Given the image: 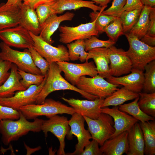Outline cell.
I'll return each mask as SVG.
<instances>
[{
    "instance_id": "cell-1",
    "label": "cell",
    "mask_w": 155,
    "mask_h": 155,
    "mask_svg": "<svg viewBox=\"0 0 155 155\" xmlns=\"http://www.w3.org/2000/svg\"><path fill=\"white\" fill-rule=\"evenodd\" d=\"M19 118L14 121L5 120L0 121V132L3 143L8 145L12 142L18 140L30 131L38 132L41 131L44 121L36 118L30 122L20 111Z\"/></svg>"
},
{
    "instance_id": "cell-2",
    "label": "cell",
    "mask_w": 155,
    "mask_h": 155,
    "mask_svg": "<svg viewBox=\"0 0 155 155\" xmlns=\"http://www.w3.org/2000/svg\"><path fill=\"white\" fill-rule=\"evenodd\" d=\"M62 71L57 62L50 63L45 83L39 94L36 104L42 103L51 93L57 90H69L79 93L83 97L89 100H93L97 96L86 93L72 85L62 75Z\"/></svg>"
},
{
    "instance_id": "cell-3",
    "label": "cell",
    "mask_w": 155,
    "mask_h": 155,
    "mask_svg": "<svg viewBox=\"0 0 155 155\" xmlns=\"http://www.w3.org/2000/svg\"><path fill=\"white\" fill-rule=\"evenodd\" d=\"M26 119H34L41 116L49 117L59 114H67L72 115L75 113L72 107L52 98H46L41 104H31L22 106L19 111Z\"/></svg>"
},
{
    "instance_id": "cell-4",
    "label": "cell",
    "mask_w": 155,
    "mask_h": 155,
    "mask_svg": "<svg viewBox=\"0 0 155 155\" xmlns=\"http://www.w3.org/2000/svg\"><path fill=\"white\" fill-rule=\"evenodd\" d=\"M124 34L129 44L126 53L131 61L133 68L144 71L146 65L155 60V47L146 44L129 32Z\"/></svg>"
},
{
    "instance_id": "cell-5",
    "label": "cell",
    "mask_w": 155,
    "mask_h": 155,
    "mask_svg": "<svg viewBox=\"0 0 155 155\" xmlns=\"http://www.w3.org/2000/svg\"><path fill=\"white\" fill-rule=\"evenodd\" d=\"M0 59L9 61L15 64L18 69L30 73L42 75L40 70L35 65L28 49L23 51L12 49L3 42H0Z\"/></svg>"
},
{
    "instance_id": "cell-6",
    "label": "cell",
    "mask_w": 155,
    "mask_h": 155,
    "mask_svg": "<svg viewBox=\"0 0 155 155\" xmlns=\"http://www.w3.org/2000/svg\"><path fill=\"white\" fill-rule=\"evenodd\" d=\"M75 86L86 93L105 99L118 90L120 86L110 83L98 74L91 78L81 77Z\"/></svg>"
},
{
    "instance_id": "cell-7",
    "label": "cell",
    "mask_w": 155,
    "mask_h": 155,
    "mask_svg": "<svg viewBox=\"0 0 155 155\" xmlns=\"http://www.w3.org/2000/svg\"><path fill=\"white\" fill-rule=\"evenodd\" d=\"M83 117L92 139L96 140L100 146H102L114 133L113 120L108 114L101 113L98 118L94 119Z\"/></svg>"
},
{
    "instance_id": "cell-8",
    "label": "cell",
    "mask_w": 155,
    "mask_h": 155,
    "mask_svg": "<svg viewBox=\"0 0 155 155\" xmlns=\"http://www.w3.org/2000/svg\"><path fill=\"white\" fill-rule=\"evenodd\" d=\"M47 76V73L39 86L32 85L25 90L16 92L11 97H0V105L19 111L22 106L36 104L38 96L45 83Z\"/></svg>"
},
{
    "instance_id": "cell-9",
    "label": "cell",
    "mask_w": 155,
    "mask_h": 155,
    "mask_svg": "<svg viewBox=\"0 0 155 155\" xmlns=\"http://www.w3.org/2000/svg\"><path fill=\"white\" fill-rule=\"evenodd\" d=\"M47 120H44L41 126L45 136L50 132L58 139L59 142L57 155H65V138L70 130L68 120L66 117L60 116L57 115L51 117Z\"/></svg>"
},
{
    "instance_id": "cell-10",
    "label": "cell",
    "mask_w": 155,
    "mask_h": 155,
    "mask_svg": "<svg viewBox=\"0 0 155 155\" xmlns=\"http://www.w3.org/2000/svg\"><path fill=\"white\" fill-rule=\"evenodd\" d=\"M68 120V125L70 129L66 136L68 139L71 140L72 135L75 136L78 141L75 145V150L73 152L66 154L69 155H80L85 146L90 142L92 137L88 130L84 127L85 119L83 116L75 113L71 115Z\"/></svg>"
},
{
    "instance_id": "cell-11",
    "label": "cell",
    "mask_w": 155,
    "mask_h": 155,
    "mask_svg": "<svg viewBox=\"0 0 155 155\" xmlns=\"http://www.w3.org/2000/svg\"><path fill=\"white\" fill-rule=\"evenodd\" d=\"M34 42L33 48L49 63L69 61L68 49L63 45L53 46L43 40L39 35H36L29 32Z\"/></svg>"
},
{
    "instance_id": "cell-12",
    "label": "cell",
    "mask_w": 155,
    "mask_h": 155,
    "mask_svg": "<svg viewBox=\"0 0 155 155\" xmlns=\"http://www.w3.org/2000/svg\"><path fill=\"white\" fill-rule=\"evenodd\" d=\"M0 39L9 46L18 49H28L34 45L29 31L20 25L0 30Z\"/></svg>"
},
{
    "instance_id": "cell-13",
    "label": "cell",
    "mask_w": 155,
    "mask_h": 155,
    "mask_svg": "<svg viewBox=\"0 0 155 155\" xmlns=\"http://www.w3.org/2000/svg\"><path fill=\"white\" fill-rule=\"evenodd\" d=\"M65 78L72 85L75 86L79 78L83 76L93 77L98 74L94 62L86 61L82 63H75L62 61L57 62Z\"/></svg>"
},
{
    "instance_id": "cell-14",
    "label": "cell",
    "mask_w": 155,
    "mask_h": 155,
    "mask_svg": "<svg viewBox=\"0 0 155 155\" xmlns=\"http://www.w3.org/2000/svg\"><path fill=\"white\" fill-rule=\"evenodd\" d=\"M59 41L67 44L78 40H85L99 34L95 24V20L86 24H82L75 27L59 26Z\"/></svg>"
},
{
    "instance_id": "cell-15",
    "label": "cell",
    "mask_w": 155,
    "mask_h": 155,
    "mask_svg": "<svg viewBox=\"0 0 155 155\" xmlns=\"http://www.w3.org/2000/svg\"><path fill=\"white\" fill-rule=\"evenodd\" d=\"M108 54L110 75L118 77L131 72L132 63L126 51L113 45L108 48Z\"/></svg>"
},
{
    "instance_id": "cell-16",
    "label": "cell",
    "mask_w": 155,
    "mask_h": 155,
    "mask_svg": "<svg viewBox=\"0 0 155 155\" xmlns=\"http://www.w3.org/2000/svg\"><path fill=\"white\" fill-rule=\"evenodd\" d=\"M61 98L73 108L75 113L93 119H97L101 113V107L104 99L99 98L93 100Z\"/></svg>"
},
{
    "instance_id": "cell-17",
    "label": "cell",
    "mask_w": 155,
    "mask_h": 155,
    "mask_svg": "<svg viewBox=\"0 0 155 155\" xmlns=\"http://www.w3.org/2000/svg\"><path fill=\"white\" fill-rule=\"evenodd\" d=\"M144 71L133 68L131 73L122 77L111 75L106 78V80L112 84L122 86L129 90L139 93L143 90L144 81Z\"/></svg>"
},
{
    "instance_id": "cell-18",
    "label": "cell",
    "mask_w": 155,
    "mask_h": 155,
    "mask_svg": "<svg viewBox=\"0 0 155 155\" xmlns=\"http://www.w3.org/2000/svg\"><path fill=\"white\" fill-rule=\"evenodd\" d=\"M100 110L101 113L108 114L113 119L115 131L110 138L128 131L139 121L131 115L119 110L118 106H114L111 108L108 107L101 108Z\"/></svg>"
},
{
    "instance_id": "cell-19",
    "label": "cell",
    "mask_w": 155,
    "mask_h": 155,
    "mask_svg": "<svg viewBox=\"0 0 155 155\" xmlns=\"http://www.w3.org/2000/svg\"><path fill=\"white\" fill-rule=\"evenodd\" d=\"M75 16L73 12L67 11L62 15L58 16L54 14L49 16L40 27L39 35L45 41L51 44L54 41L51 36L63 21H71Z\"/></svg>"
},
{
    "instance_id": "cell-20",
    "label": "cell",
    "mask_w": 155,
    "mask_h": 155,
    "mask_svg": "<svg viewBox=\"0 0 155 155\" xmlns=\"http://www.w3.org/2000/svg\"><path fill=\"white\" fill-rule=\"evenodd\" d=\"M50 7L52 15L61 14L65 11L76 10L82 7L90 8L93 11H100L102 8L93 1L83 0H55L51 2Z\"/></svg>"
},
{
    "instance_id": "cell-21",
    "label": "cell",
    "mask_w": 155,
    "mask_h": 155,
    "mask_svg": "<svg viewBox=\"0 0 155 155\" xmlns=\"http://www.w3.org/2000/svg\"><path fill=\"white\" fill-rule=\"evenodd\" d=\"M128 131L123 132L106 140L100 148L103 155H122L127 153Z\"/></svg>"
},
{
    "instance_id": "cell-22",
    "label": "cell",
    "mask_w": 155,
    "mask_h": 155,
    "mask_svg": "<svg viewBox=\"0 0 155 155\" xmlns=\"http://www.w3.org/2000/svg\"><path fill=\"white\" fill-rule=\"evenodd\" d=\"M108 48L100 47L92 49L88 51L86 61L92 59L96 65L98 74L104 78L110 76V60L108 54Z\"/></svg>"
},
{
    "instance_id": "cell-23",
    "label": "cell",
    "mask_w": 155,
    "mask_h": 155,
    "mask_svg": "<svg viewBox=\"0 0 155 155\" xmlns=\"http://www.w3.org/2000/svg\"><path fill=\"white\" fill-rule=\"evenodd\" d=\"M0 4V30L19 25L20 20V6Z\"/></svg>"
},
{
    "instance_id": "cell-24",
    "label": "cell",
    "mask_w": 155,
    "mask_h": 155,
    "mask_svg": "<svg viewBox=\"0 0 155 155\" xmlns=\"http://www.w3.org/2000/svg\"><path fill=\"white\" fill-rule=\"evenodd\" d=\"M18 69L16 65L12 63L9 77L0 86V97H11L16 92L26 89L20 83L22 78L18 72Z\"/></svg>"
},
{
    "instance_id": "cell-25",
    "label": "cell",
    "mask_w": 155,
    "mask_h": 155,
    "mask_svg": "<svg viewBox=\"0 0 155 155\" xmlns=\"http://www.w3.org/2000/svg\"><path fill=\"white\" fill-rule=\"evenodd\" d=\"M129 148L127 155H144V143L139 123H135L128 131Z\"/></svg>"
},
{
    "instance_id": "cell-26",
    "label": "cell",
    "mask_w": 155,
    "mask_h": 155,
    "mask_svg": "<svg viewBox=\"0 0 155 155\" xmlns=\"http://www.w3.org/2000/svg\"><path fill=\"white\" fill-rule=\"evenodd\" d=\"M20 15L19 25L34 34L38 35L41 27L35 9L22 3L20 6Z\"/></svg>"
},
{
    "instance_id": "cell-27",
    "label": "cell",
    "mask_w": 155,
    "mask_h": 155,
    "mask_svg": "<svg viewBox=\"0 0 155 155\" xmlns=\"http://www.w3.org/2000/svg\"><path fill=\"white\" fill-rule=\"evenodd\" d=\"M139 97V93H135L124 87L113 92L109 96L104 99L101 108L110 106H116L125 102Z\"/></svg>"
},
{
    "instance_id": "cell-28",
    "label": "cell",
    "mask_w": 155,
    "mask_h": 155,
    "mask_svg": "<svg viewBox=\"0 0 155 155\" xmlns=\"http://www.w3.org/2000/svg\"><path fill=\"white\" fill-rule=\"evenodd\" d=\"M142 131L145 147L144 154H155V121L154 120L139 123Z\"/></svg>"
},
{
    "instance_id": "cell-29",
    "label": "cell",
    "mask_w": 155,
    "mask_h": 155,
    "mask_svg": "<svg viewBox=\"0 0 155 155\" xmlns=\"http://www.w3.org/2000/svg\"><path fill=\"white\" fill-rule=\"evenodd\" d=\"M152 7L144 5L138 19L130 30L131 33L140 40L146 34L149 27V13Z\"/></svg>"
},
{
    "instance_id": "cell-30",
    "label": "cell",
    "mask_w": 155,
    "mask_h": 155,
    "mask_svg": "<svg viewBox=\"0 0 155 155\" xmlns=\"http://www.w3.org/2000/svg\"><path fill=\"white\" fill-rule=\"evenodd\" d=\"M139 98L138 97L131 102L118 106L119 109L128 114L140 122L154 120V117L146 114L140 109L138 104Z\"/></svg>"
},
{
    "instance_id": "cell-31",
    "label": "cell",
    "mask_w": 155,
    "mask_h": 155,
    "mask_svg": "<svg viewBox=\"0 0 155 155\" xmlns=\"http://www.w3.org/2000/svg\"><path fill=\"white\" fill-rule=\"evenodd\" d=\"M67 45L70 60L86 61L88 53L85 50L84 40H77L67 44Z\"/></svg>"
},
{
    "instance_id": "cell-32",
    "label": "cell",
    "mask_w": 155,
    "mask_h": 155,
    "mask_svg": "<svg viewBox=\"0 0 155 155\" xmlns=\"http://www.w3.org/2000/svg\"><path fill=\"white\" fill-rule=\"evenodd\" d=\"M138 105L141 110L148 115L155 117V93H139Z\"/></svg>"
},
{
    "instance_id": "cell-33",
    "label": "cell",
    "mask_w": 155,
    "mask_h": 155,
    "mask_svg": "<svg viewBox=\"0 0 155 155\" xmlns=\"http://www.w3.org/2000/svg\"><path fill=\"white\" fill-rule=\"evenodd\" d=\"M143 90L148 93H155V60L146 65L144 67Z\"/></svg>"
},
{
    "instance_id": "cell-34",
    "label": "cell",
    "mask_w": 155,
    "mask_h": 155,
    "mask_svg": "<svg viewBox=\"0 0 155 155\" xmlns=\"http://www.w3.org/2000/svg\"><path fill=\"white\" fill-rule=\"evenodd\" d=\"M142 9L125 11L120 14L118 17L121 22L124 33L129 31L136 23Z\"/></svg>"
},
{
    "instance_id": "cell-35",
    "label": "cell",
    "mask_w": 155,
    "mask_h": 155,
    "mask_svg": "<svg viewBox=\"0 0 155 155\" xmlns=\"http://www.w3.org/2000/svg\"><path fill=\"white\" fill-rule=\"evenodd\" d=\"M107 6L106 5L102 7L100 11H93L89 14L91 22L95 20V26L99 33L104 32L106 26L117 17L101 13Z\"/></svg>"
},
{
    "instance_id": "cell-36",
    "label": "cell",
    "mask_w": 155,
    "mask_h": 155,
    "mask_svg": "<svg viewBox=\"0 0 155 155\" xmlns=\"http://www.w3.org/2000/svg\"><path fill=\"white\" fill-rule=\"evenodd\" d=\"M109 39L116 42L119 37L124 34L123 26L119 17L112 21L104 29Z\"/></svg>"
},
{
    "instance_id": "cell-37",
    "label": "cell",
    "mask_w": 155,
    "mask_h": 155,
    "mask_svg": "<svg viewBox=\"0 0 155 155\" xmlns=\"http://www.w3.org/2000/svg\"><path fill=\"white\" fill-rule=\"evenodd\" d=\"M18 72L22 78L20 80V83L26 89L32 85L39 86L43 82L45 77L42 75L35 74L18 69Z\"/></svg>"
},
{
    "instance_id": "cell-38",
    "label": "cell",
    "mask_w": 155,
    "mask_h": 155,
    "mask_svg": "<svg viewBox=\"0 0 155 155\" xmlns=\"http://www.w3.org/2000/svg\"><path fill=\"white\" fill-rule=\"evenodd\" d=\"M28 49L30 53L34 64L40 70L41 74L45 76L48 73L50 63L33 47Z\"/></svg>"
},
{
    "instance_id": "cell-39",
    "label": "cell",
    "mask_w": 155,
    "mask_h": 155,
    "mask_svg": "<svg viewBox=\"0 0 155 155\" xmlns=\"http://www.w3.org/2000/svg\"><path fill=\"white\" fill-rule=\"evenodd\" d=\"M85 50L87 52L96 48L106 47L108 48L114 45L115 42L109 39L106 40L98 38L95 36H91L89 38L84 40Z\"/></svg>"
},
{
    "instance_id": "cell-40",
    "label": "cell",
    "mask_w": 155,
    "mask_h": 155,
    "mask_svg": "<svg viewBox=\"0 0 155 155\" xmlns=\"http://www.w3.org/2000/svg\"><path fill=\"white\" fill-rule=\"evenodd\" d=\"M127 0H114L111 6L101 13L114 17H118L125 5Z\"/></svg>"
},
{
    "instance_id": "cell-41",
    "label": "cell",
    "mask_w": 155,
    "mask_h": 155,
    "mask_svg": "<svg viewBox=\"0 0 155 155\" xmlns=\"http://www.w3.org/2000/svg\"><path fill=\"white\" fill-rule=\"evenodd\" d=\"M50 2L40 4L37 6L35 9L40 27L45 20L52 15L50 7Z\"/></svg>"
},
{
    "instance_id": "cell-42",
    "label": "cell",
    "mask_w": 155,
    "mask_h": 155,
    "mask_svg": "<svg viewBox=\"0 0 155 155\" xmlns=\"http://www.w3.org/2000/svg\"><path fill=\"white\" fill-rule=\"evenodd\" d=\"M20 117L19 111L0 105V121L5 120H17Z\"/></svg>"
},
{
    "instance_id": "cell-43",
    "label": "cell",
    "mask_w": 155,
    "mask_h": 155,
    "mask_svg": "<svg viewBox=\"0 0 155 155\" xmlns=\"http://www.w3.org/2000/svg\"><path fill=\"white\" fill-rule=\"evenodd\" d=\"M86 145L80 155H103L99 147V144L95 140L92 139Z\"/></svg>"
},
{
    "instance_id": "cell-44",
    "label": "cell",
    "mask_w": 155,
    "mask_h": 155,
    "mask_svg": "<svg viewBox=\"0 0 155 155\" xmlns=\"http://www.w3.org/2000/svg\"><path fill=\"white\" fill-rule=\"evenodd\" d=\"M12 63L6 60L0 59V86L2 85L9 77Z\"/></svg>"
},
{
    "instance_id": "cell-45",
    "label": "cell",
    "mask_w": 155,
    "mask_h": 155,
    "mask_svg": "<svg viewBox=\"0 0 155 155\" xmlns=\"http://www.w3.org/2000/svg\"><path fill=\"white\" fill-rule=\"evenodd\" d=\"M143 6L140 0H127L121 13L125 11H130L138 9H142Z\"/></svg>"
},
{
    "instance_id": "cell-46",
    "label": "cell",
    "mask_w": 155,
    "mask_h": 155,
    "mask_svg": "<svg viewBox=\"0 0 155 155\" xmlns=\"http://www.w3.org/2000/svg\"><path fill=\"white\" fill-rule=\"evenodd\" d=\"M149 27L147 34L155 37V8L152 7L149 13Z\"/></svg>"
},
{
    "instance_id": "cell-47",
    "label": "cell",
    "mask_w": 155,
    "mask_h": 155,
    "mask_svg": "<svg viewBox=\"0 0 155 155\" xmlns=\"http://www.w3.org/2000/svg\"><path fill=\"white\" fill-rule=\"evenodd\" d=\"M55 0H23L22 4L35 9L39 5L53 1Z\"/></svg>"
},
{
    "instance_id": "cell-48",
    "label": "cell",
    "mask_w": 155,
    "mask_h": 155,
    "mask_svg": "<svg viewBox=\"0 0 155 155\" xmlns=\"http://www.w3.org/2000/svg\"><path fill=\"white\" fill-rule=\"evenodd\" d=\"M140 40L150 46L155 47V37L151 36L146 34Z\"/></svg>"
},
{
    "instance_id": "cell-49",
    "label": "cell",
    "mask_w": 155,
    "mask_h": 155,
    "mask_svg": "<svg viewBox=\"0 0 155 155\" xmlns=\"http://www.w3.org/2000/svg\"><path fill=\"white\" fill-rule=\"evenodd\" d=\"M94 2L96 4L99 5V6L102 7L107 5L111 0H90Z\"/></svg>"
},
{
    "instance_id": "cell-50",
    "label": "cell",
    "mask_w": 155,
    "mask_h": 155,
    "mask_svg": "<svg viewBox=\"0 0 155 155\" xmlns=\"http://www.w3.org/2000/svg\"><path fill=\"white\" fill-rule=\"evenodd\" d=\"M144 5L155 7V0H140Z\"/></svg>"
},
{
    "instance_id": "cell-51",
    "label": "cell",
    "mask_w": 155,
    "mask_h": 155,
    "mask_svg": "<svg viewBox=\"0 0 155 155\" xmlns=\"http://www.w3.org/2000/svg\"><path fill=\"white\" fill-rule=\"evenodd\" d=\"M23 0H7L5 4L8 5H20L22 3Z\"/></svg>"
},
{
    "instance_id": "cell-52",
    "label": "cell",
    "mask_w": 155,
    "mask_h": 155,
    "mask_svg": "<svg viewBox=\"0 0 155 155\" xmlns=\"http://www.w3.org/2000/svg\"><path fill=\"white\" fill-rule=\"evenodd\" d=\"M24 146L26 150H27V155H30L35 151L40 150L41 148V147L40 146H39L34 148H31L28 146L25 143Z\"/></svg>"
}]
</instances>
